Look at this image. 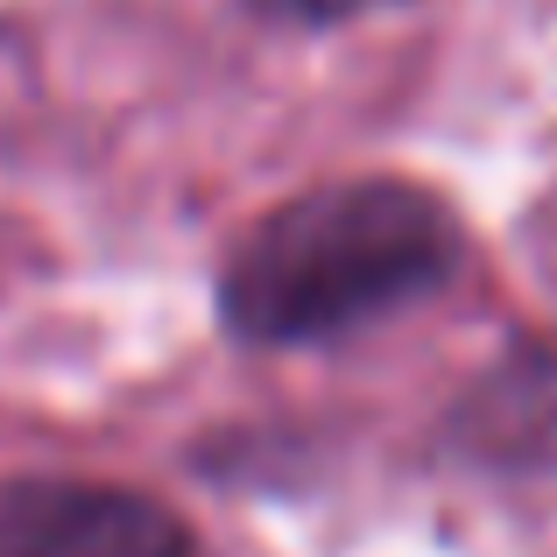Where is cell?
Returning a JSON list of instances; mask_svg holds the SVG:
<instances>
[{
	"instance_id": "obj_1",
	"label": "cell",
	"mask_w": 557,
	"mask_h": 557,
	"mask_svg": "<svg viewBox=\"0 0 557 557\" xmlns=\"http://www.w3.org/2000/svg\"><path fill=\"white\" fill-rule=\"evenodd\" d=\"M459 269L445 198L403 177H354L275 205L219 275L226 332L255 346H311L431 297Z\"/></svg>"
},
{
	"instance_id": "obj_2",
	"label": "cell",
	"mask_w": 557,
	"mask_h": 557,
	"mask_svg": "<svg viewBox=\"0 0 557 557\" xmlns=\"http://www.w3.org/2000/svg\"><path fill=\"white\" fill-rule=\"evenodd\" d=\"M0 557H198L163 502L107 480H8Z\"/></svg>"
},
{
	"instance_id": "obj_3",
	"label": "cell",
	"mask_w": 557,
	"mask_h": 557,
	"mask_svg": "<svg viewBox=\"0 0 557 557\" xmlns=\"http://www.w3.org/2000/svg\"><path fill=\"white\" fill-rule=\"evenodd\" d=\"M261 8L283 14V22H311V28H325V22H354V14L381 8V0H261Z\"/></svg>"
}]
</instances>
